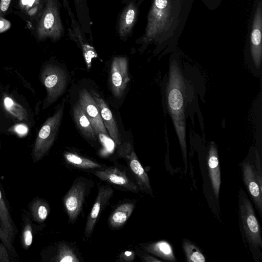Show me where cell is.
I'll use <instances>...</instances> for the list:
<instances>
[{"mask_svg":"<svg viewBox=\"0 0 262 262\" xmlns=\"http://www.w3.org/2000/svg\"><path fill=\"white\" fill-rule=\"evenodd\" d=\"M140 4L138 1H130L125 4L121 12L117 24V32L123 40H126L133 33V28L138 19Z\"/></svg>","mask_w":262,"mask_h":262,"instance_id":"17","label":"cell"},{"mask_svg":"<svg viewBox=\"0 0 262 262\" xmlns=\"http://www.w3.org/2000/svg\"><path fill=\"white\" fill-rule=\"evenodd\" d=\"M114 189L110 185H100L92 209L88 216L84 235L88 239L92 235L94 227L102 211L112 198Z\"/></svg>","mask_w":262,"mask_h":262,"instance_id":"12","label":"cell"},{"mask_svg":"<svg viewBox=\"0 0 262 262\" xmlns=\"http://www.w3.org/2000/svg\"><path fill=\"white\" fill-rule=\"evenodd\" d=\"M13 260V258L9 254L8 251L1 242H0V262H10Z\"/></svg>","mask_w":262,"mask_h":262,"instance_id":"30","label":"cell"},{"mask_svg":"<svg viewBox=\"0 0 262 262\" xmlns=\"http://www.w3.org/2000/svg\"><path fill=\"white\" fill-rule=\"evenodd\" d=\"M142 247L146 252L163 260L168 261H176L172 246L165 240L143 244Z\"/></svg>","mask_w":262,"mask_h":262,"instance_id":"23","label":"cell"},{"mask_svg":"<svg viewBox=\"0 0 262 262\" xmlns=\"http://www.w3.org/2000/svg\"><path fill=\"white\" fill-rule=\"evenodd\" d=\"M3 102L6 110L17 119L20 121L28 122L27 112L21 105L8 96L4 97Z\"/></svg>","mask_w":262,"mask_h":262,"instance_id":"28","label":"cell"},{"mask_svg":"<svg viewBox=\"0 0 262 262\" xmlns=\"http://www.w3.org/2000/svg\"><path fill=\"white\" fill-rule=\"evenodd\" d=\"M137 253L138 254L139 257L142 260V261L145 262H156V261H160L162 262V260L156 258L154 257V256L143 252H138Z\"/></svg>","mask_w":262,"mask_h":262,"instance_id":"32","label":"cell"},{"mask_svg":"<svg viewBox=\"0 0 262 262\" xmlns=\"http://www.w3.org/2000/svg\"><path fill=\"white\" fill-rule=\"evenodd\" d=\"M11 0H0V16L4 15L8 10Z\"/></svg>","mask_w":262,"mask_h":262,"instance_id":"33","label":"cell"},{"mask_svg":"<svg viewBox=\"0 0 262 262\" xmlns=\"http://www.w3.org/2000/svg\"><path fill=\"white\" fill-rule=\"evenodd\" d=\"M63 157L68 164L77 168L101 169L106 167L104 165L73 152H64Z\"/></svg>","mask_w":262,"mask_h":262,"instance_id":"25","label":"cell"},{"mask_svg":"<svg viewBox=\"0 0 262 262\" xmlns=\"http://www.w3.org/2000/svg\"><path fill=\"white\" fill-rule=\"evenodd\" d=\"M135 258V254L134 251L130 250L124 251L120 254L118 260L122 262H130Z\"/></svg>","mask_w":262,"mask_h":262,"instance_id":"31","label":"cell"},{"mask_svg":"<svg viewBox=\"0 0 262 262\" xmlns=\"http://www.w3.org/2000/svg\"><path fill=\"white\" fill-rule=\"evenodd\" d=\"M0 239L7 248L9 253L12 257H16L18 254L13 245V243L10 240L9 237L3 230L0 223Z\"/></svg>","mask_w":262,"mask_h":262,"instance_id":"29","label":"cell"},{"mask_svg":"<svg viewBox=\"0 0 262 262\" xmlns=\"http://www.w3.org/2000/svg\"><path fill=\"white\" fill-rule=\"evenodd\" d=\"M64 28L60 13L58 0H46L45 6L36 28L39 40L50 38L56 41L64 35Z\"/></svg>","mask_w":262,"mask_h":262,"instance_id":"6","label":"cell"},{"mask_svg":"<svg viewBox=\"0 0 262 262\" xmlns=\"http://www.w3.org/2000/svg\"><path fill=\"white\" fill-rule=\"evenodd\" d=\"M28 213L31 220L37 224H42L50 212L48 202L43 198L36 196L28 204Z\"/></svg>","mask_w":262,"mask_h":262,"instance_id":"22","label":"cell"},{"mask_svg":"<svg viewBox=\"0 0 262 262\" xmlns=\"http://www.w3.org/2000/svg\"><path fill=\"white\" fill-rule=\"evenodd\" d=\"M41 261L51 262H79L75 249L64 241H60L40 252Z\"/></svg>","mask_w":262,"mask_h":262,"instance_id":"15","label":"cell"},{"mask_svg":"<svg viewBox=\"0 0 262 262\" xmlns=\"http://www.w3.org/2000/svg\"><path fill=\"white\" fill-rule=\"evenodd\" d=\"M182 249L188 262H205V256L199 247L189 239L184 238L182 243Z\"/></svg>","mask_w":262,"mask_h":262,"instance_id":"27","label":"cell"},{"mask_svg":"<svg viewBox=\"0 0 262 262\" xmlns=\"http://www.w3.org/2000/svg\"><path fill=\"white\" fill-rule=\"evenodd\" d=\"M102 181L114 184L132 192L139 191L137 185L127 176L126 172L116 166H110L101 169H95L92 172Z\"/></svg>","mask_w":262,"mask_h":262,"instance_id":"14","label":"cell"},{"mask_svg":"<svg viewBox=\"0 0 262 262\" xmlns=\"http://www.w3.org/2000/svg\"><path fill=\"white\" fill-rule=\"evenodd\" d=\"M206 159L208 175L214 195L219 198L221 184L218 149L213 141H206Z\"/></svg>","mask_w":262,"mask_h":262,"instance_id":"16","label":"cell"},{"mask_svg":"<svg viewBox=\"0 0 262 262\" xmlns=\"http://www.w3.org/2000/svg\"><path fill=\"white\" fill-rule=\"evenodd\" d=\"M79 104L89 119L95 136L102 134L106 136L108 132L103 124L100 110L92 96L85 89L79 94Z\"/></svg>","mask_w":262,"mask_h":262,"instance_id":"11","label":"cell"},{"mask_svg":"<svg viewBox=\"0 0 262 262\" xmlns=\"http://www.w3.org/2000/svg\"><path fill=\"white\" fill-rule=\"evenodd\" d=\"M64 101L54 114L45 122L37 133L31 152L32 160L36 163L47 156L57 137L63 114Z\"/></svg>","mask_w":262,"mask_h":262,"instance_id":"5","label":"cell"},{"mask_svg":"<svg viewBox=\"0 0 262 262\" xmlns=\"http://www.w3.org/2000/svg\"><path fill=\"white\" fill-rule=\"evenodd\" d=\"M262 10L259 2L255 10L250 36L249 54L246 57L247 66L256 76H261L262 61Z\"/></svg>","mask_w":262,"mask_h":262,"instance_id":"9","label":"cell"},{"mask_svg":"<svg viewBox=\"0 0 262 262\" xmlns=\"http://www.w3.org/2000/svg\"><path fill=\"white\" fill-rule=\"evenodd\" d=\"M39 77L47 91L43 105L45 109L64 93L67 85V75L61 68L50 64L42 68Z\"/></svg>","mask_w":262,"mask_h":262,"instance_id":"7","label":"cell"},{"mask_svg":"<svg viewBox=\"0 0 262 262\" xmlns=\"http://www.w3.org/2000/svg\"><path fill=\"white\" fill-rule=\"evenodd\" d=\"M77 20L85 34L92 38V21L87 0H73Z\"/></svg>","mask_w":262,"mask_h":262,"instance_id":"24","label":"cell"},{"mask_svg":"<svg viewBox=\"0 0 262 262\" xmlns=\"http://www.w3.org/2000/svg\"><path fill=\"white\" fill-rule=\"evenodd\" d=\"M11 27L9 21L0 16V33L4 32L8 30Z\"/></svg>","mask_w":262,"mask_h":262,"instance_id":"34","label":"cell"},{"mask_svg":"<svg viewBox=\"0 0 262 262\" xmlns=\"http://www.w3.org/2000/svg\"><path fill=\"white\" fill-rule=\"evenodd\" d=\"M237 198L238 221L243 243L254 261L260 262L262 260L261 230L255 208L242 188H239Z\"/></svg>","mask_w":262,"mask_h":262,"instance_id":"2","label":"cell"},{"mask_svg":"<svg viewBox=\"0 0 262 262\" xmlns=\"http://www.w3.org/2000/svg\"><path fill=\"white\" fill-rule=\"evenodd\" d=\"M119 146L118 154L127 163L139 190L153 196V190L148 174L139 161L132 145L125 143Z\"/></svg>","mask_w":262,"mask_h":262,"instance_id":"10","label":"cell"},{"mask_svg":"<svg viewBox=\"0 0 262 262\" xmlns=\"http://www.w3.org/2000/svg\"><path fill=\"white\" fill-rule=\"evenodd\" d=\"M0 223L1 225L13 243L18 229L16 227L11 214L10 207L7 201L4 189L0 183Z\"/></svg>","mask_w":262,"mask_h":262,"instance_id":"19","label":"cell"},{"mask_svg":"<svg viewBox=\"0 0 262 262\" xmlns=\"http://www.w3.org/2000/svg\"><path fill=\"white\" fill-rule=\"evenodd\" d=\"M173 12V0H154L145 32L137 42L145 47L152 42L158 41L171 26Z\"/></svg>","mask_w":262,"mask_h":262,"instance_id":"3","label":"cell"},{"mask_svg":"<svg viewBox=\"0 0 262 262\" xmlns=\"http://www.w3.org/2000/svg\"><path fill=\"white\" fill-rule=\"evenodd\" d=\"M92 97L99 107L102 121L109 135L117 145H120L119 133L111 111L103 99L96 95Z\"/></svg>","mask_w":262,"mask_h":262,"instance_id":"20","label":"cell"},{"mask_svg":"<svg viewBox=\"0 0 262 262\" xmlns=\"http://www.w3.org/2000/svg\"><path fill=\"white\" fill-rule=\"evenodd\" d=\"M204 79L196 68L183 65L178 57H171L168 73L162 87L163 105L165 113L173 124L182 150L185 168H187L186 120L194 123L197 114L204 129L203 120L199 106V98L204 97Z\"/></svg>","mask_w":262,"mask_h":262,"instance_id":"1","label":"cell"},{"mask_svg":"<svg viewBox=\"0 0 262 262\" xmlns=\"http://www.w3.org/2000/svg\"><path fill=\"white\" fill-rule=\"evenodd\" d=\"M22 226L20 235V244L22 248L28 250L31 246L35 235L43 230L45 224H37L30 217L27 210L21 209Z\"/></svg>","mask_w":262,"mask_h":262,"instance_id":"18","label":"cell"},{"mask_svg":"<svg viewBox=\"0 0 262 262\" xmlns=\"http://www.w3.org/2000/svg\"><path fill=\"white\" fill-rule=\"evenodd\" d=\"M135 204L133 202H126L118 205L111 214L108 224L113 230H118L124 226L132 215Z\"/></svg>","mask_w":262,"mask_h":262,"instance_id":"21","label":"cell"},{"mask_svg":"<svg viewBox=\"0 0 262 262\" xmlns=\"http://www.w3.org/2000/svg\"><path fill=\"white\" fill-rule=\"evenodd\" d=\"M132 1H137V0H122V2L125 4L127 3H128L129 2ZM138 1H139L141 3V0H138Z\"/></svg>","mask_w":262,"mask_h":262,"instance_id":"36","label":"cell"},{"mask_svg":"<svg viewBox=\"0 0 262 262\" xmlns=\"http://www.w3.org/2000/svg\"><path fill=\"white\" fill-rule=\"evenodd\" d=\"M73 116L77 126L83 135L89 140H95L96 136L91 124L79 103L74 107Z\"/></svg>","mask_w":262,"mask_h":262,"instance_id":"26","label":"cell"},{"mask_svg":"<svg viewBox=\"0 0 262 262\" xmlns=\"http://www.w3.org/2000/svg\"><path fill=\"white\" fill-rule=\"evenodd\" d=\"M239 166L244 186L255 209L262 218L261 157L255 146L250 147Z\"/></svg>","mask_w":262,"mask_h":262,"instance_id":"4","label":"cell"},{"mask_svg":"<svg viewBox=\"0 0 262 262\" xmlns=\"http://www.w3.org/2000/svg\"><path fill=\"white\" fill-rule=\"evenodd\" d=\"M15 132L20 136L25 135L28 132L27 127L24 125H18L15 127Z\"/></svg>","mask_w":262,"mask_h":262,"instance_id":"35","label":"cell"},{"mask_svg":"<svg viewBox=\"0 0 262 262\" xmlns=\"http://www.w3.org/2000/svg\"><path fill=\"white\" fill-rule=\"evenodd\" d=\"M92 184L89 180L79 177L63 197V204L70 223L74 224L77 221Z\"/></svg>","mask_w":262,"mask_h":262,"instance_id":"8","label":"cell"},{"mask_svg":"<svg viewBox=\"0 0 262 262\" xmlns=\"http://www.w3.org/2000/svg\"><path fill=\"white\" fill-rule=\"evenodd\" d=\"M129 80L127 58L115 57L111 64V83L113 94L116 97H122Z\"/></svg>","mask_w":262,"mask_h":262,"instance_id":"13","label":"cell"}]
</instances>
